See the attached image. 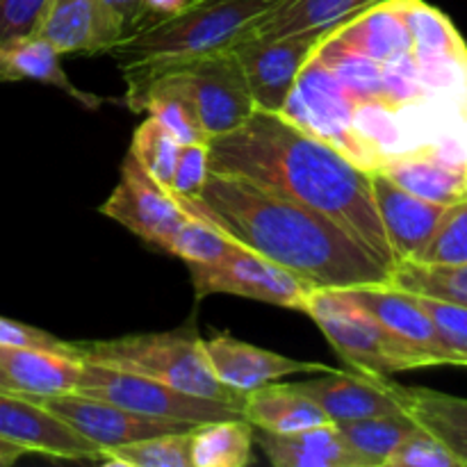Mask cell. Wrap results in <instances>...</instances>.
<instances>
[{
    "instance_id": "cell-2",
    "label": "cell",
    "mask_w": 467,
    "mask_h": 467,
    "mask_svg": "<svg viewBox=\"0 0 467 467\" xmlns=\"http://www.w3.org/2000/svg\"><path fill=\"white\" fill-rule=\"evenodd\" d=\"M181 203L237 244L299 274L315 287L347 290L390 281V269L333 219L240 176L210 173L201 194Z\"/></svg>"
},
{
    "instance_id": "cell-26",
    "label": "cell",
    "mask_w": 467,
    "mask_h": 467,
    "mask_svg": "<svg viewBox=\"0 0 467 467\" xmlns=\"http://www.w3.org/2000/svg\"><path fill=\"white\" fill-rule=\"evenodd\" d=\"M333 424H336L337 433L345 438L347 445L365 461L368 467H386L388 456L422 429L406 410Z\"/></svg>"
},
{
    "instance_id": "cell-29",
    "label": "cell",
    "mask_w": 467,
    "mask_h": 467,
    "mask_svg": "<svg viewBox=\"0 0 467 467\" xmlns=\"http://www.w3.org/2000/svg\"><path fill=\"white\" fill-rule=\"evenodd\" d=\"M231 246V237L223 235L213 222L190 213V217L164 240L160 251L176 255V258L185 260L187 265H208L222 258Z\"/></svg>"
},
{
    "instance_id": "cell-21",
    "label": "cell",
    "mask_w": 467,
    "mask_h": 467,
    "mask_svg": "<svg viewBox=\"0 0 467 467\" xmlns=\"http://www.w3.org/2000/svg\"><path fill=\"white\" fill-rule=\"evenodd\" d=\"M242 418L254 429L269 433H295L331 422L313 400L295 390L290 383H269L249 392L242 404Z\"/></svg>"
},
{
    "instance_id": "cell-31",
    "label": "cell",
    "mask_w": 467,
    "mask_h": 467,
    "mask_svg": "<svg viewBox=\"0 0 467 467\" xmlns=\"http://www.w3.org/2000/svg\"><path fill=\"white\" fill-rule=\"evenodd\" d=\"M386 467H465V463L445 442L420 429L388 456Z\"/></svg>"
},
{
    "instance_id": "cell-39",
    "label": "cell",
    "mask_w": 467,
    "mask_h": 467,
    "mask_svg": "<svg viewBox=\"0 0 467 467\" xmlns=\"http://www.w3.org/2000/svg\"><path fill=\"white\" fill-rule=\"evenodd\" d=\"M0 392H14V395H18V392L14 390V386H12V383H9V379L5 377V372H3V369H0Z\"/></svg>"
},
{
    "instance_id": "cell-25",
    "label": "cell",
    "mask_w": 467,
    "mask_h": 467,
    "mask_svg": "<svg viewBox=\"0 0 467 467\" xmlns=\"http://www.w3.org/2000/svg\"><path fill=\"white\" fill-rule=\"evenodd\" d=\"M254 445V427L244 418L196 424L190 431L192 467H246Z\"/></svg>"
},
{
    "instance_id": "cell-37",
    "label": "cell",
    "mask_w": 467,
    "mask_h": 467,
    "mask_svg": "<svg viewBox=\"0 0 467 467\" xmlns=\"http://www.w3.org/2000/svg\"><path fill=\"white\" fill-rule=\"evenodd\" d=\"M149 14V23L158 21V18L171 16V14L181 12L187 5V0H141Z\"/></svg>"
},
{
    "instance_id": "cell-6",
    "label": "cell",
    "mask_w": 467,
    "mask_h": 467,
    "mask_svg": "<svg viewBox=\"0 0 467 467\" xmlns=\"http://www.w3.org/2000/svg\"><path fill=\"white\" fill-rule=\"evenodd\" d=\"M150 87H164L190 103L208 137L226 135L251 117L255 109L242 68L235 55L228 50L203 55L190 62L176 64L160 71L128 108L135 112L137 103Z\"/></svg>"
},
{
    "instance_id": "cell-14",
    "label": "cell",
    "mask_w": 467,
    "mask_h": 467,
    "mask_svg": "<svg viewBox=\"0 0 467 467\" xmlns=\"http://www.w3.org/2000/svg\"><path fill=\"white\" fill-rule=\"evenodd\" d=\"M290 386L313 400L331 422H349V420L404 410L395 392V381L374 374L333 369V372L310 374L306 381L290 383Z\"/></svg>"
},
{
    "instance_id": "cell-22",
    "label": "cell",
    "mask_w": 467,
    "mask_h": 467,
    "mask_svg": "<svg viewBox=\"0 0 467 467\" xmlns=\"http://www.w3.org/2000/svg\"><path fill=\"white\" fill-rule=\"evenodd\" d=\"M35 35L50 41L62 55L100 53V0H46Z\"/></svg>"
},
{
    "instance_id": "cell-13",
    "label": "cell",
    "mask_w": 467,
    "mask_h": 467,
    "mask_svg": "<svg viewBox=\"0 0 467 467\" xmlns=\"http://www.w3.org/2000/svg\"><path fill=\"white\" fill-rule=\"evenodd\" d=\"M0 438L26 454L100 463L99 447L35 400L14 392H0Z\"/></svg>"
},
{
    "instance_id": "cell-33",
    "label": "cell",
    "mask_w": 467,
    "mask_h": 467,
    "mask_svg": "<svg viewBox=\"0 0 467 467\" xmlns=\"http://www.w3.org/2000/svg\"><path fill=\"white\" fill-rule=\"evenodd\" d=\"M210 176V144H185L178 149L171 176V194L190 201L201 194Z\"/></svg>"
},
{
    "instance_id": "cell-20",
    "label": "cell",
    "mask_w": 467,
    "mask_h": 467,
    "mask_svg": "<svg viewBox=\"0 0 467 467\" xmlns=\"http://www.w3.org/2000/svg\"><path fill=\"white\" fill-rule=\"evenodd\" d=\"M59 57H62V53L50 41L35 35V32L14 36V39L0 44V82L35 80L64 91V94L71 96L76 103L85 105V108H100L103 99L89 94V91L78 89L71 82V78L64 73Z\"/></svg>"
},
{
    "instance_id": "cell-9",
    "label": "cell",
    "mask_w": 467,
    "mask_h": 467,
    "mask_svg": "<svg viewBox=\"0 0 467 467\" xmlns=\"http://www.w3.org/2000/svg\"><path fill=\"white\" fill-rule=\"evenodd\" d=\"M333 27L290 32L281 36L255 35L233 46L231 53L240 64L255 108L281 112L287 96L295 89L301 68Z\"/></svg>"
},
{
    "instance_id": "cell-28",
    "label": "cell",
    "mask_w": 467,
    "mask_h": 467,
    "mask_svg": "<svg viewBox=\"0 0 467 467\" xmlns=\"http://www.w3.org/2000/svg\"><path fill=\"white\" fill-rule=\"evenodd\" d=\"M100 465L109 467H192L190 431L160 433L100 451Z\"/></svg>"
},
{
    "instance_id": "cell-4",
    "label": "cell",
    "mask_w": 467,
    "mask_h": 467,
    "mask_svg": "<svg viewBox=\"0 0 467 467\" xmlns=\"http://www.w3.org/2000/svg\"><path fill=\"white\" fill-rule=\"evenodd\" d=\"M73 349L82 360L141 374L190 395L237 406L244 404L246 395L231 390L214 377L194 327L162 333H137L112 340L73 342Z\"/></svg>"
},
{
    "instance_id": "cell-23",
    "label": "cell",
    "mask_w": 467,
    "mask_h": 467,
    "mask_svg": "<svg viewBox=\"0 0 467 467\" xmlns=\"http://www.w3.org/2000/svg\"><path fill=\"white\" fill-rule=\"evenodd\" d=\"M406 413L431 436L445 442L467 467V400L427 390V388H406L395 383Z\"/></svg>"
},
{
    "instance_id": "cell-5",
    "label": "cell",
    "mask_w": 467,
    "mask_h": 467,
    "mask_svg": "<svg viewBox=\"0 0 467 467\" xmlns=\"http://www.w3.org/2000/svg\"><path fill=\"white\" fill-rule=\"evenodd\" d=\"M304 313L354 372L390 379L392 374L429 368L422 354L388 331L349 290L315 287Z\"/></svg>"
},
{
    "instance_id": "cell-15",
    "label": "cell",
    "mask_w": 467,
    "mask_h": 467,
    "mask_svg": "<svg viewBox=\"0 0 467 467\" xmlns=\"http://www.w3.org/2000/svg\"><path fill=\"white\" fill-rule=\"evenodd\" d=\"M369 182L395 263H418L445 214V205L410 194L383 171L369 173Z\"/></svg>"
},
{
    "instance_id": "cell-1",
    "label": "cell",
    "mask_w": 467,
    "mask_h": 467,
    "mask_svg": "<svg viewBox=\"0 0 467 467\" xmlns=\"http://www.w3.org/2000/svg\"><path fill=\"white\" fill-rule=\"evenodd\" d=\"M210 173L240 176L263 190L317 210L354 235L392 272V255L368 169L281 112L255 108L235 130L210 140Z\"/></svg>"
},
{
    "instance_id": "cell-8",
    "label": "cell",
    "mask_w": 467,
    "mask_h": 467,
    "mask_svg": "<svg viewBox=\"0 0 467 467\" xmlns=\"http://www.w3.org/2000/svg\"><path fill=\"white\" fill-rule=\"evenodd\" d=\"M190 274L196 299H205L210 295H233L296 313H304L306 301L315 290L313 283L304 276L272 263L265 255L254 254L235 240L231 249L214 263L190 265Z\"/></svg>"
},
{
    "instance_id": "cell-3",
    "label": "cell",
    "mask_w": 467,
    "mask_h": 467,
    "mask_svg": "<svg viewBox=\"0 0 467 467\" xmlns=\"http://www.w3.org/2000/svg\"><path fill=\"white\" fill-rule=\"evenodd\" d=\"M283 0H194L171 16L146 23L112 46L130 105L160 71L228 50L251 35V26Z\"/></svg>"
},
{
    "instance_id": "cell-30",
    "label": "cell",
    "mask_w": 467,
    "mask_h": 467,
    "mask_svg": "<svg viewBox=\"0 0 467 467\" xmlns=\"http://www.w3.org/2000/svg\"><path fill=\"white\" fill-rule=\"evenodd\" d=\"M178 149H181V144L160 126V121H155L153 117L146 114L144 121L132 132L130 150L128 153L141 164V169L153 181H158L160 185L171 192V176L173 167H176Z\"/></svg>"
},
{
    "instance_id": "cell-32",
    "label": "cell",
    "mask_w": 467,
    "mask_h": 467,
    "mask_svg": "<svg viewBox=\"0 0 467 467\" xmlns=\"http://www.w3.org/2000/svg\"><path fill=\"white\" fill-rule=\"evenodd\" d=\"M149 23V14L141 0H100V35L103 50L109 53L114 44L130 36Z\"/></svg>"
},
{
    "instance_id": "cell-16",
    "label": "cell",
    "mask_w": 467,
    "mask_h": 467,
    "mask_svg": "<svg viewBox=\"0 0 467 467\" xmlns=\"http://www.w3.org/2000/svg\"><path fill=\"white\" fill-rule=\"evenodd\" d=\"M383 327L395 333L400 340L413 347L418 354L427 358L429 365H463L459 354L445 342L442 333L429 317L427 310L420 306L418 296L410 292L397 290L388 285H363L347 287Z\"/></svg>"
},
{
    "instance_id": "cell-12",
    "label": "cell",
    "mask_w": 467,
    "mask_h": 467,
    "mask_svg": "<svg viewBox=\"0 0 467 467\" xmlns=\"http://www.w3.org/2000/svg\"><path fill=\"white\" fill-rule=\"evenodd\" d=\"M201 345H203L205 360L214 377L240 395H249V392L281 381L285 377H296V374L310 377V374H324L336 369L327 363H306L299 358H287L276 351L260 349L231 333H213L205 340L201 337Z\"/></svg>"
},
{
    "instance_id": "cell-36",
    "label": "cell",
    "mask_w": 467,
    "mask_h": 467,
    "mask_svg": "<svg viewBox=\"0 0 467 467\" xmlns=\"http://www.w3.org/2000/svg\"><path fill=\"white\" fill-rule=\"evenodd\" d=\"M46 0H0V44L36 30Z\"/></svg>"
},
{
    "instance_id": "cell-27",
    "label": "cell",
    "mask_w": 467,
    "mask_h": 467,
    "mask_svg": "<svg viewBox=\"0 0 467 467\" xmlns=\"http://www.w3.org/2000/svg\"><path fill=\"white\" fill-rule=\"evenodd\" d=\"M388 285L467 308V265L442 267V265L397 263L392 267Z\"/></svg>"
},
{
    "instance_id": "cell-17",
    "label": "cell",
    "mask_w": 467,
    "mask_h": 467,
    "mask_svg": "<svg viewBox=\"0 0 467 467\" xmlns=\"http://www.w3.org/2000/svg\"><path fill=\"white\" fill-rule=\"evenodd\" d=\"M255 445L276 467H368L337 433L336 424H319L295 433L254 429Z\"/></svg>"
},
{
    "instance_id": "cell-7",
    "label": "cell",
    "mask_w": 467,
    "mask_h": 467,
    "mask_svg": "<svg viewBox=\"0 0 467 467\" xmlns=\"http://www.w3.org/2000/svg\"><path fill=\"white\" fill-rule=\"evenodd\" d=\"M76 392L109 401V404L132 410V413L160 420H176V422L205 424L217 422V420L242 418V406L237 404L190 395V392L176 390V388L155 381V379L91 363V360H85V365H82Z\"/></svg>"
},
{
    "instance_id": "cell-38",
    "label": "cell",
    "mask_w": 467,
    "mask_h": 467,
    "mask_svg": "<svg viewBox=\"0 0 467 467\" xmlns=\"http://www.w3.org/2000/svg\"><path fill=\"white\" fill-rule=\"evenodd\" d=\"M21 456H26V451H23L21 447L12 445V442H7L0 438V467L14 465L18 459H21Z\"/></svg>"
},
{
    "instance_id": "cell-40",
    "label": "cell",
    "mask_w": 467,
    "mask_h": 467,
    "mask_svg": "<svg viewBox=\"0 0 467 467\" xmlns=\"http://www.w3.org/2000/svg\"><path fill=\"white\" fill-rule=\"evenodd\" d=\"M187 3H194V0H187Z\"/></svg>"
},
{
    "instance_id": "cell-11",
    "label": "cell",
    "mask_w": 467,
    "mask_h": 467,
    "mask_svg": "<svg viewBox=\"0 0 467 467\" xmlns=\"http://www.w3.org/2000/svg\"><path fill=\"white\" fill-rule=\"evenodd\" d=\"M35 401L48 409L50 413L57 415L59 420H64L68 427L76 429L82 438H87L100 451L128 445V442L141 441V438L160 436V433L192 431L196 427V424L190 422L132 413V410L121 409V406L96 400V397L80 395V392L39 397Z\"/></svg>"
},
{
    "instance_id": "cell-10",
    "label": "cell",
    "mask_w": 467,
    "mask_h": 467,
    "mask_svg": "<svg viewBox=\"0 0 467 467\" xmlns=\"http://www.w3.org/2000/svg\"><path fill=\"white\" fill-rule=\"evenodd\" d=\"M100 213L158 251L162 249L164 240L190 217L181 199L153 181L130 153L123 158L119 185L100 205Z\"/></svg>"
},
{
    "instance_id": "cell-18",
    "label": "cell",
    "mask_w": 467,
    "mask_h": 467,
    "mask_svg": "<svg viewBox=\"0 0 467 467\" xmlns=\"http://www.w3.org/2000/svg\"><path fill=\"white\" fill-rule=\"evenodd\" d=\"M82 365L85 360L78 354L0 347V369L9 379L14 390L30 400L76 392Z\"/></svg>"
},
{
    "instance_id": "cell-34",
    "label": "cell",
    "mask_w": 467,
    "mask_h": 467,
    "mask_svg": "<svg viewBox=\"0 0 467 467\" xmlns=\"http://www.w3.org/2000/svg\"><path fill=\"white\" fill-rule=\"evenodd\" d=\"M418 296V295H415ZM420 306L429 313L438 331L442 333L447 345L459 354L463 368H467V308L450 301L431 299V296H418Z\"/></svg>"
},
{
    "instance_id": "cell-35",
    "label": "cell",
    "mask_w": 467,
    "mask_h": 467,
    "mask_svg": "<svg viewBox=\"0 0 467 467\" xmlns=\"http://www.w3.org/2000/svg\"><path fill=\"white\" fill-rule=\"evenodd\" d=\"M0 347H14V349H50L64 351V354H76L73 342L46 333L30 324L16 322V319L0 317Z\"/></svg>"
},
{
    "instance_id": "cell-24",
    "label": "cell",
    "mask_w": 467,
    "mask_h": 467,
    "mask_svg": "<svg viewBox=\"0 0 467 467\" xmlns=\"http://www.w3.org/2000/svg\"><path fill=\"white\" fill-rule=\"evenodd\" d=\"M379 0H283L251 26L249 36H281L290 32L340 26Z\"/></svg>"
},
{
    "instance_id": "cell-19",
    "label": "cell",
    "mask_w": 467,
    "mask_h": 467,
    "mask_svg": "<svg viewBox=\"0 0 467 467\" xmlns=\"http://www.w3.org/2000/svg\"><path fill=\"white\" fill-rule=\"evenodd\" d=\"M377 171L386 173L410 194L445 208L467 199V162L447 158L438 150L400 155Z\"/></svg>"
}]
</instances>
